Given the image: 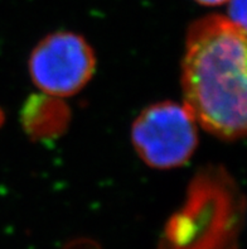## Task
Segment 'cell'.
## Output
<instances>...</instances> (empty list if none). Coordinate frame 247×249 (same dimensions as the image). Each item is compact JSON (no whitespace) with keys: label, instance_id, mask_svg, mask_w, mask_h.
I'll use <instances>...</instances> for the list:
<instances>
[{"label":"cell","instance_id":"1","mask_svg":"<svg viewBox=\"0 0 247 249\" xmlns=\"http://www.w3.org/2000/svg\"><path fill=\"white\" fill-rule=\"evenodd\" d=\"M246 32L219 14L194 20L181 62L183 104L223 141L246 133Z\"/></svg>","mask_w":247,"mask_h":249},{"label":"cell","instance_id":"2","mask_svg":"<svg viewBox=\"0 0 247 249\" xmlns=\"http://www.w3.org/2000/svg\"><path fill=\"white\" fill-rule=\"evenodd\" d=\"M244 201L225 171L206 168L192 181L187 201L169 219L158 249H237Z\"/></svg>","mask_w":247,"mask_h":249},{"label":"cell","instance_id":"3","mask_svg":"<svg viewBox=\"0 0 247 249\" xmlns=\"http://www.w3.org/2000/svg\"><path fill=\"white\" fill-rule=\"evenodd\" d=\"M132 142L139 157L149 167H181L197 149V122L184 104L159 101L145 107L135 118Z\"/></svg>","mask_w":247,"mask_h":249},{"label":"cell","instance_id":"4","mask_svg":"<svg viewBox=\"0 0 247 249\" xmlns=\"http://www.w3.org/2000/svg\"><path fill=\"white\" fill-rule=\"evenodd\" d=\"M29 75L42 94L67 98L87 85L96 70V57L88 42L73 32H54L32 51Z\"/></svg>","mask_w":247,"mask_h":249},{"label":"cell","instance_id":"5","mask_svg":"<svg viewBox=\"0 0 247 249\" xmlns=\"http://www.w3.org/2000/svg\"><path fill=\"white\" fill-rule=\"evenodd\" d=\"M23 124L34 139H48L61 136L69 123V110L61 98L50 95H34L23 109Z\"/></svg>","mask_w":247,"mask_h":249},{"label":"cell","instance_id":"6","mask_svg":"<svg viewBox=\"0 0 247 249\" xmlns=\"http://www.w3.org/2000/svg\"><path fill=\"white\" fill-rule=\"evenodd\" d=\"M227 16L232 24L246 32V0H227Z\"/></svg>","mask_w":247,"mask_h":249},{"label":"cell","instance_id":"7","mask_svg":"<svg viewBox=\"0 0 247 249\" xmlns=\"http://www.w3.org/2000/svg\"><path fill=\"white\" fill-rule=\"evenodd\" d=\"M65 249H101V248L97 246V243H95V242L82 239V240H76V242L67 244Z\"/></svg>","mask_w":247,"mask_h":249},{"label":"cell","instance_id":"8","mask_svg":"<svg viewBox=\"0 0 247 249\" xmlns=\"http://www.w3.org/2000/svg\"><path fill=\"white\" fill-rule=\"evenodd\" d=\"M194 1L204 6H217L227 3V0H194Z\"/></svg>","mask_w":247,"mask_h":249}]
</instances>
